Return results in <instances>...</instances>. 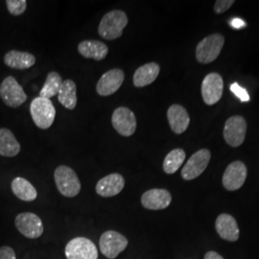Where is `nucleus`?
Returning <instances> with one entry per match:
<instances>
[{
	"label": "nucleus",
	"instance_id": "f257e3e1",
	"mask_svg": "<svg viewBox=\"0 0 259 259\" xmlns=\"http://www.w3.org/2000/svg\"><path fill=\"white\" fill-rule=\"evenodd\" d=\"M128 24V18L125 12L113 10L107 13L100 21L98 33L107 40H113L120 37L123 30Z\"/></svg>",
	"mask_w": 259,
	"mask_h": 259
},
{
	"label": "nucleus",
	"instance_id": "f03ea898",
	"mask_svg": "<svg viewBox=\"0 0 259 259\" xmlns=\"http://www.w3.org/2000/svg\"><path fill=\"white\" fill-rule=\"evenodd\" d=\"M30 112L34 123L39 129H49L55 120V107L48 98L40 96L35 98L30 105Z\"/></svg>",
	"mask_w": 259,
	"mask_h": 259
},
{
	"label": "nucleus",
	"instance_id": "7ed1b4c3",
	"mask_svg": "<svg viewBox=\"0 0 259 259\" xmlns=\"http://www.w3.org/2000/svg\"><path fill=\"white\" fill-rule=\"evenodd\" d=\"M56 186L59 192L67 198H73L81 191V182L74 170L66 165L57 167L54 173Z\"/></svg>",
	"mask_w": 259,
	"mask_h": 259
},
{
	"label": "nucleus",
	"instance_id": "20e7f679",
	"mask_svg": "<svg viewBox=\"0 0 259 259\" xmlns=\"http://www.w3.org/2000/svg\"><path fill=\"white\" fill-rule=\"evenodd\" d=\"M225 44V38L221 34H213L204 37L196 48V58L202 64H209L220 55Z\"/></svg>",
	"mask_w": 259,
	"mask_h": 259
},
{
	"label": "nucleus",
	"instance_id": "39448f33",
	"mask_svg": "<svg viewBox=\"0 0 259 259\" xmlns=\"http://www.w3.org/2000/svg\"><path fill=\"white\" fill-rule=\"evenodd\" d=\"M128 239L115 231L104 232L99 239V248L103 255L107 258L115 259L121 252L127 249Z\"/></svg>",
	"mask_w": 259,
	"mask_h": 259
},
{
	"label": "nucleus",
	"instance_id": "423d86ee",
	"mask_svg": "<svg viewBox=\"0 0 259 259\" xmlns=\"http://www.w3.org/2000/svg\"><path fill=\"white\" fill-rule=\"evenodd\" d=\"M66 259H98V250L93 241L79 236L69 241L65 248Z\"/></svg>",
	"mask_w": 259,
	"mask_h": 259
},
{
	"label": "nucleus",
	"instance_id": "0eeeda50",
	"mask_svg": "<svg viewBox=\"0 0 259 259\" xmlns=\"http://www.w3.org/2000/svg\"><path fill=\"white\" fill-rule=\"evenodd\" d=\"M0 97L10 108H18L27 100V95L18 81L9 76L0 84Z\"/></svg>",
	"mask_w": 259,
	"mask_h": 259
},
{
	"label": "nucleus",
	"instance_id": "6e6552de",
	"mask_svg": "<svg viewBox=\"0 0 259 259\" xmlns=\"http://www.w3.org/2000/svg\"><path fill=\"white\" fill-rule=\"evenodd\" d=\"M15 226L23 236L29 239H37L45 231L41 219L35 213H19L16 217Z\"/></svg>",
	"mask_w": 259,
	"mask_h": 259
},
{
	"label": "nucleus",
	"instance_id": "1a4fd4ad",
	"mask_svg": "<svg viewBox=\"0 0 259 259\" xmlns=\"http://www.w3.org/2000/svg\"><path fill=\"white\" fill-rule=\"evenodd\" d=\"M211 153L207 149H202L196 152L187 160L186 164L183 168L182 178L185 181H192L201 176L208 165Z\"/></svg>",
	"mask_w": 259,
	"mask_h": 259
},
{
	"label": "nucleus",
	"instance_id": "9d476101",
	"mask_svg": "<svg viewBox=\"0 0 259 259\" xmlns=\"http://www.w3.org/2000/svg\"><path fill=\"white\" fill-rule=\"evenodd\" d=\"M111 123L114 130L122 137H131L137 131L136 115L126 107H119L113 111Z\"/></svg>",
	"mask_w": 259,
	"mask_h": 259
},
{
	"label": "nucleus",
	"instance_id": "9b49d317",
	"mask_svg": "<svg viewBox=\"0 0 259 259\" xmlns=\"http://www.w3.org/2000/svg\"><path fill=\"white\" fill-rule=\"evenodd\" d=\"M247 132V122L240 115H234L226 121L224 138L232 147H238L244 142Z\"/></svg>",
	"mask_w": 259,
	"mask_h": 259
},
{
	"label": "nucleus",
	"instance_id": "f8f14e48",
	"mask_svg": "<svg viewBox=\"0 0 259 259\" xmlns=\"http://www.w3.org/2000/svg\"><path fill=\"white\" fill-rule=\"evenodd\" d=\"M248 170L246 165L240 161L236 160L232 162L227 167L223 175V185L229 191H235L240 189L245 184Z\"/></svg>",
	"mask_w": 259,
	"mask_h": 259
},
{
	"label": "nucleus",
	"instance_id": "ddd939ff",
	"mask_svg": "<svg viewBox=\"0 0 259 259\" xmlns=\"http://www.w3.org/2000/svg\"><path fill=\"white\" fill-rule=\"evenodd\" d=\"M224 81L221 75L209 73L204 77L202 83V96L206 105H214L218 102L223 95Z\"/></svg>",
	"mask_w": 259,
	"mask_h": 259
},
{
	"label": "nucleus",
	"instance_id": "4468645a",
	"mask_svg": "<svg viewBox=\"0 0 259 259\" xmlns=\"http://www.w3.org/2000/svg\"><path fill=\"white\" fill-rule=\"evenodd\" d=\"M125 73L119 68H113L102 75L96 84V92L100 96H110L120 89Z\"/></svg>",
	"mask_w": 259,
	"mask_h": 259
},
{
	"label": "nucleus",
	"instance_id": "2eb2a0df",
	"mask_svg": "<svg viewBox=\"0 0 259 259\" xmlns=\"http://www.w3.org/2000/svg\"><path fill=\"white\" fill-rule=\"evenodd\" d=\"M172 202L171 193L166 189L154 188L141 196V204L149 210H161L167 208Z\"/></svg>",
	"mask_w": 259,
	"mask_h": 259
},
{
	"label": "nucleus",
	"instance_id": "dca6fc26",
	"mask_svg": "<svg viewBox=\"0 0 259 259\" xmlns=\"http://www.w3.org/2000/svg\"><path fill=\"white\" fill-rule=\"evenodd\" d=\"M215 228L218 235L224 240L236 242L239 239L240 231L237 222L233 216L228 213H222L217 217Z\"/></svg>",
	"mask_w": 259,
	"mask_h": 259
},
{
	"label": "nucleus",
	"instance_id": "f3484780",
	"mask_svg": "<svg viewBox=\"0 0 259 259\" xmlns=\"http://www.w3.org/2000/svg\"><path fill=\"white\" fill-rule=\"evenodd\" d=\"M125 186V179L118 173H112L102 178L96 185V193L104 197L110 198L119 194Z\"/></svg>",
	"mask_w": 259,
	"mask_h": 259
},
{
	"label": "nucleus",
	"instance_id": "a211bd4d",
	"mask_svg": "<svg viewBox=\"0 0 259 259\" xmlns=\"http://www.w3.org/2000/svg\"><path fill=\"white\" fill-rule=\"evenodd\" d=\"M167 118L171 130L177 134L181 135L185 133L190 123V117L188 112L181 105L174 104L167 111Z\"/></svg>",
	"mask_w": 259,
	"mask_h": 259
},
{
	"label": "nucleus",
	"instance_id": "6ab92c4d",
	"mask_svg": "<svg viewBox=\"0 0 259 259\" xmlns=\"http://www.w3.org/2000/svg\"><path fill=\"white\" fill-rule=\"evenodd\" d=\"M78 52L83 58L102 61L108 55L109 48L100 40H83L78 46Z\"/></svg>",
	"mask_w": 259,
	"mask_h": 259
},
{
	"label": "nucleus",
	"instance_id": "aec40b11",
	"mask_svg": "<svg viewBox=\"0 0 259 259\" xmlns=\"http://www.w3.org/2000/svg\"><path fill=\"white\" fill-rule=\"evenodd\" d=\"M4 63L14 69H27L36 64L35 56L18 50H11L4 56Z\"/></svg>",
	"mask_w": 259,
	"mask_h": 259
},
{
	"label": "nucleus",
	"instance_id": "412c9836",
	"mask_svg": "<svg viewBox=\"0 0 259 259\" xmlns=\"http://www.w3.org/2000/svg\"><path fill=\"white\" fill-rule=\"evenodd\" d=\"M160 67L157 63H149L141 65L134 74V84L137 88H143L154 83L159 74Z\"/></svg>",
	"mask_w": 259,
	"mask_h": 259
},
{
	"label": "nucleus",
	"instance_id": "4be33fe9",
	"mask_svg": "<svg viewBox=\"0 0 259 259\" xmlns=\"http://www.w3.org/2000/svg\"><path fill=\"white\" fill-rule=\"evenodd\" d=\"M11 187L13 193L21 201L33 202L37 199V189L26 179L20 177L14 179Z\"/></svg>",
	"mask_w": 259,
	"mask_h": 259
},
{
	"label": "nucleus",
	"instance_id": "5701e85b",
	"mask_svg": "<svg viewBox=\"0 0 259 259\" xmlns=\"http://www.w3.org/2000/svg\"><path fill=\"white\" fill-rule=\"evenodd\" d=\"M20 152V144L9 129H0V155L16 157Z\"/></svg>",
	"mask_w": 259,
	"mask_h": 259
},
{
	"label": "nucleus",
	"instance_id": "b1692460",
	"mask_svg": "<svg viewBox=\"0 0 259 259\" xmlns=\"http://www.w3.org/2000/svg\"><path fill=\"white\" fill-rule=\"evenodd\" d=\"M58 100L65 109L74 110L77 105V87L72 80H65L58 93Z\"/></svg>",
	"mask_w": 259,
	"mask_h": 259
},
{
	"label": "nucleus",
	"instance_id": "393cba45",
	"mask_svg": "<svg viewBox=\"0 0 259 259\" xmlns=\"http://www.w3.org/2000/svg\"><path fill=\"white\" fill-rule=\"evenodd\" d=\"M63 79L61 75L55 71H51L47 74L46 83L44 84L42 89L39 92V96L45 98H52L60 92V89L63 84Z\"/></svg>",
	"mask_w": 259,
	"mask_h": 259
},
{
	"label": "nucleus",
	"instance_id": "a878e982",
	"mask_svg": "<svg viewBox=\"0 0 259 259\" xmlns=\"http://www.w3.org/2000/svg\"><path fill=\"white\" fill-rule=\"evenodd\" d=\"M185 152L183 149H174L167 155L163 161V170L166 174H174L185 161Z\"/></svg>",
	"mask_w": 259,
	"mask_h": 259
},
{
	"label": "nucleus",
	"instance_id": "bb28decb",
	"mask_svg": "<svg viewBox=\"0 0 259 259\" xmlns=\"http://www.w3.org/2000/svg\"><path fill=\"white\" fill-rule=\"evenodd\" d=\"M6 5L10 14L13 16L22 15L27 8V2L25 0H7Z\"/></svg>",
	"mask_w": 259,
	"mask_h": 259
},
{
	"label": "nucleus",
	"instance_id": "cd10ccee",
	"mask_svg": "<svg viewBox=\"0 0 259 259\" xmlns=\"http://www.w3.org/2000/svg\"><path fill=\"white\" fill-rule=\"evenodd\" d=\"M231 91L232 93L235 94L236 97H238L242 102H248L250 100V95L248 92L242 88L239 83H233L231 84Z\"/></svg>",
	"mask_w": 259,
	"mask_h": 259
},
{
	"label": "nucleus",
	"instance_id": "c85d7f7f",
	"mask_svg": "<svg viewBox=\"0 0 259 259\" xmlns=\"http://www.w3.org/2000/svg\"><path fill=\"white\" fill-rule=\"evenodd\" d=\"M232 4H234L233 0H217L214 5V11L217 14H223L227 10L230 9Z\"/></svg>",
	"mask_w": 259,
	"mask_h": 259
},
{
	"label": "nucleus",
	"instance_id": "c756f323",
	"mask_svg": "<svg viewBox=\"0 0 259 259\" xmlns=\"http://www.w3.org/2000/svg\"><path fill=\"white\" fill-rule=\"evenodd\" d=\"M0 259H17L15 250L8 246L0 247Z\"/></svg>",
	"mask_w": 259,
	"mask_h": 259
},
{
	"label": "nucleus",
	"instance_id": "7c9ffc66",
	"mask_svg": "<svg viewBox=\"0 0 259 259\" xmlns=\"http://www.w3.org/2000/svg\"><path fill=\"white\" fill-rule=\"evenodd\" d=\"M230 24L232 25V28H235V29H240V28L244 27L246 25V23L240 19H233L231 20Z\"/></svg>",
	"mask_w": 259,
	"mask_h": 259
},
{
	"label": "nucleus",
	"instance_id": "2f4dec72",
	"mask_svg": "<svg viewBox=\"0 0 259 259\" xmlns=\"http://www.w3.org/2000/svg\"><path fill=\"white\" fill-rule=\"evenodd\" d=\"M204 259H225L222 255H220L218 252L214 251V250H209L205 253Z\"/></svg>",
	"mask_w": 259,
	"mask_h": 259
}]
</instances>
